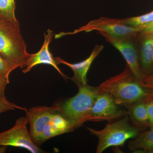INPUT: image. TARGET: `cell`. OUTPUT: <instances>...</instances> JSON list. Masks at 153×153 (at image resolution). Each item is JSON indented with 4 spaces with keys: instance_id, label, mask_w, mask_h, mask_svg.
Segmentation results:
<instances>
[{
    "instance_id": "6da1fadb",
    "label": "cell",
    "mask_w": 153,
    "mask_h": 153,
    "mask_svg": "<svg viewBox=\"0 0 153 153\" xmlns=\"http://www.w3.org/2000/svg\"><path fill=\"white\" fill-rule=\"evenodd\" d=\"M98 87L100 91L109 94L118 105L126 108L153 98V88L135 78L127 65L120 74L107 79Z\"/></svg>"
},
{
    "instance_id": "7a4b0ae2",
    "label": "cell",
    "mask_w": 153,
    "mask_h": 153,
    "mask_svg": "<svg viewBox=\"0 0 153 153\" xmlns=\"http://www.w3.org/2000/svg\"><path fill=\"white\" fill-rule=\"evenodd\" d=\"M0 55L7 61L12 72L26 66L30 54L27 51L19 20L0 16Z\"/></svg>"
},
{
    "instance_id": "3957f363",
    "label": "cell",
    "mask_w": 153,
    "mask_h": 153,
    "mask_svg": "<svg viewBox=\"0 0 153 153\" xmlns=\"http://www.w3.org/2000/svg\"><path fill=\"white\" fill-rule=\"evenodd\" d=\"M78 88L79 90L76 95L54 105L74 129L88 121L91 108L100 91L98 86L87 84Z\"/></svg>"
},
{
    "instance_id": "277c9868",
    "label": "cell",
    "mask_w": 153,
    "mask_h": 153,
    "mask_svg": "<svg viewBox=\"0 0 153 153\" xmlns=\"http://www.w3.org/2000/svg\"><path fill=\"white\" fill-rule=\"evenodd\" d=\"M127 115L123 119L113 123H109L101 130L87 127L91 133L98 139L97 153H101L113 146H123L127 140L135 138L140 130L129 124Z\"/></svg>"
},
{
    "instance_id": "5b68a950",
    "label": "cell",
    "mask_w": 153,
    "mask_h": 153,
    "mask_svg": "<svg viewBox=\"0 0 153 153\" xmlns=\"http://www.w3.org/2000/svg\"><path fill=\"white\" fill-rule=\"evenodd\" d=\"M102 32L116 38L136 37L140 32L139 27L126 25L124 19H114L102 17L93 20L74 30L71 35L80 32H90L92 31Z\"/></svg>"
},
{
    "instance_id": "8992f818",
    "label": "cell",
    "mask_w": 153,
    "mask_h": 153,
    "mask_svg": "<svg viewBox=\"0 0 153 153\" xmlns=\"http://www.w3.org/2000/svg\"><path fill=\"white\" fill-rule=\"evenodd\" d=\"M105 40L121 53L132 74L140 82L144 77L140 67L139 57L137 45V36L128 38H116L102 32H98Z\"/></svg>"
},
{
    "instance_id": "52a82bcc",
    "label": "cell",
    "mask_w": 153,
    "mask_h": 153,
    "mask_svg": "<svg viewBox=\"0 0 153 153\" xmlns=\"http://www.w3.org/2000/svg\"><path fill=\"white\" fill-rule=\"evenodd\" d=\"M27 117H19L10 129L0 133V146L24 148L33 153L45 152L33 142L28 131Z\"/></svg>"
},
{
    "instance_id": "ba28073f",
    "label": "cell",
    "mask_w": 153,
    "mask_h": 153,
    "mask_svg": "<svg viewBox=\"0 0 153 153\" xmlns=\"http://www.w3.org/2000/svg\"><path fill=\"white\" fill-rule=\"evenodd\" d=\"M120 106L109 94L100 91L91 110L88 121H110L127 115V111Z\"/></svg>"
},
{
    "instance_id": "9c48e42d",
    "label": "cell",
    "mask_w": 153,
    "mask_h": 153,
    "mask_svg": "<svg viewBox=\"0 0 153 153\" xmlns=\"http://www.w3.org/2000/svg\"><path fill=\"white\" fill-rule=\"evenodd\" d=\"M57 111L54 105L34 107L25 110L26 117L30 125V136L37 146L45 126Z\"/></svg>"
},
{
    "instance_id": "30bf717a",
    "label": "cell",
    "mask_w": 153,
    "mask_h": 153,
    "mask_svg": "<svg viewBox=\"0 0 153 153\" xmlns=\"http://www.w3.org/2000/svg\"><path fill=\"white\" fill-rule=\"evenodd\" d=\"M53 37V32L49 29L44 33V44L41 49L35 54H30L26 66L22 70L23 73L26 74L30 71L32 68L39 64H46L54 67L64 79H70L69 77L63 74L58 67L55 58L49 50V45Z\"/></svg>"
},
{
    "instance_id": "8fae6325",
    "label": "cell",
    "mask_w": 153,
    "mask_h": 153,
    "mask_svg": "<svg viewBox=\"0 0 153 153\" xmlns=\"http://www.w3.org/2000/svg\"><path fill=\"white\" fill-rule=\"evenodd\" d=\"M137 40L140 67L144 79L153 74V35L139 33Z\"/></svg>"
},
{
    "instance_id": "7c38bea8",
    "label": "cell",
    "mask_w": 153,
    "mask_h": 153,
    "mask_svg": "<svg viewBox=\"0 0 153 153\" xmlns=\"http://www.w3.org/2000/svg\"><path fill=\"white\" fill-rule=\"evenodd\" d=\"M104 48L102 45H96L89 57L85 60L76 63H71L66 62L62 58L56 57L55 60L57 64H63L70 67L73 70L74 75L70 79L74 82L77 87L85 85L87 83L86 75L94 60L100 54Z\"/></svg>"
},
{
    "instance_id": "4fadbf2b",
    "label": "cell",
    "mask_w": 153,
    "mask_h": 153,
    "mask_svg": "<svg viewBox=\"0 0 153 153\" xmlns=\"http://www.w3.org/2000/svg\"><path fill=\"white\" fill-rule=\"evenodd\" d=\"M127 115L134 126L139 129H145L149 127V120L146 102H139L127 108Z\"/></svg>"
},
{
    "instance_id": "5bb4252c",
    "label": "cell",
    "mask_w": 153,
    "mask_h": 153,
    "mask_svg": "<svg viewBox=\"0 0 153 153\" xmlns=\"http://www.w3.org/2000/svg\"><path fill=\"white\" fill-rule=\"evenodd\" d=\"M128 148L133 153H146L153 149V129L140 132L134 139L129 142Z\"/></svg>"
},
{
    "instance_id": "9a60e30c",
    "label": "cell",
    "mask_w": 153,
    "mask_h": 153,
    "mask_svg": "<svg viewBox=\"0 0 153 153\" xmlns=\"http://www.w3.org/2000/svg\"><path fill=\"white\" fill-rule=\"evenodd\" d=\"M49 123L58 135L72 131L74 130L70 123L58 111L52 116Z\"/></svg>"
},
{
    "instance_id": "2e32d148",
    "label": "cell",
    "mask_w": 153,
    "mask_h": 153,
    "mask_svg": "<svg viewBox=\"0 0 153 153\" xmlns=\"http://www.w3.org/2000/svg\"><path fill=\"white\" fill-rule=\"evenodd\" d=\"M16 2L15 0H0V16L17 21L15 16Z\"/></svg>"
},
{
    "instance_id": "e0dca14e",
    "label": "cell",
    "mask_w": 153,
    "mask_h": 153,
    "mask_svg": "<svg viewBox=\"0 0 153 153\" xmlns=\"http://www.w3.org/2000/svg\"><path fill=\"white\" fill-rule=\"evenodd\" d=\"M124 20L129 26L140 27L153 22V10L142 16L125 18Z\"/></svg>"
},
{
    "instance_id": "ac0fdd59",
    "label": "cell",
    "mask_w": 153,
    "mask_h": 153,
    "mask_svg": "<svg viewBox=\"0 0 153 153\" xmlns=\"http://www.w3.org/2000/svg\"><path fill=\"white\" fill-rule=\"evenodd\" d=\"M16 109L22 110L25 111L27 108L18 106L16 104L9 101L5 97L0 96V114L6 111Z\"/></svg>"
},
{
    "instance_id": "d6986e66",
    "label": "cell",
    "mask_w": 153,
    "mask_h": 153,
    "mask_svg": "<svg viewBox=\"0 0 153 153\" xmlns=\"http://www.w3.org/2000/svg\"><path fill=\"white\" fill-rule=\"evenodd\" d=\"M11 72L7 61L0 55V76L10 81L9 76Z\"/></svg>"
},
{
    "instance_id": "ffe728a7",
    "label": "cell",
    "mask_w": 153,
    "mask_h": 153,
    "mask_svg": "<svg viewBox=\"0 0 153 153\" xmlns=\"http://www.w3.org/2000/svg\"><path fill=\"white\" fill-rule=\"evenodd\" d=\"M146 107L149 120L150 128L153 125V98L146 102Z\"/></svg>"
},
{
    "instance_id": "44dd1931",
    "label": "cell",
    "mask_w": 153,
    "mask_h": 153,
    "mask_svg": "<svg viewBox=\"0 0 153 153\" xmlns=\"http://www.w3.org/2000/svg\"><path fill=\"white\" fill-rule=\"evenodd\" d=\"M140 33L153 35V22L140 27Z\"/></svg>"
},
{
    "instance_id": "7402d4cb",
    "label": "cell",
    "mask_w": 153,
    "mask_h": 153,
    "mask_svg": "<svg viewBox=\"0 0 153 153\" xmlns=\"http://www.w3.org/2000/svg\"><path fill=\"white\" fill-rule=\"evenodd\" d=\"M9 82L10 81H8L2 76H0V96H1L5 97V91L6 86L9 84Z\"/></svg>"
},
{
    "instance_id": "603a6c76",
    "label": "cell",
    "mask_w": 153,
    "mask_h": 153,
    "mask_svg": "<svg viewBox=\"0 0 153 153\" xmlns=\"http://www.w3.org/2000/svg\"><path fill=\"white\" fill-rule=\"evenodd\" d=\"M143 83L148 87L153 88V74L145 78Z\"/></svg>"
},
{
    "instance_id": "cb8c5ba5",
    "label": "cell",
    "mask_w": 153,
    "mask_h": 153,
    "mask_svg": "<svg viewBox=\"0 0 153 153\" xmlns=\"http://www.w3.org/2000/svg\"><path fill=\"white\" fill-rule=\"evenodd\" d=\"M7 148L6 146H0V153H4Z\"/></svg>"
},
{
    "instance_id": "d4e9b609",
    "label": "cell",
    "mask_w": 153,
    "mask_h": 153,
    "mask_svg": "<svg viewBox=\"0 0 153 153\" xmlns=\"http://www.w3.org/2000/svg\"><path fill=\"white\" fill-rule=\"evenodd\" d=\"M146 153H153V149L147 151Z\"/></svg>"
},
{
    "instance_id": "484cf974",
    "label": "cell",
    "mask_w": 153,
    "mask_h": 153,
    "mask_svg": "<svg viewBox=\"0 0 153 153\" xmlns=\"http://www.w3.org/2000/svg\"><path fill=\"white\" fill-rule=\"evenodd\" d=\"M151 129H153V125L152 126H151L150 127Z\"/></svg>"
}]
</instances>
